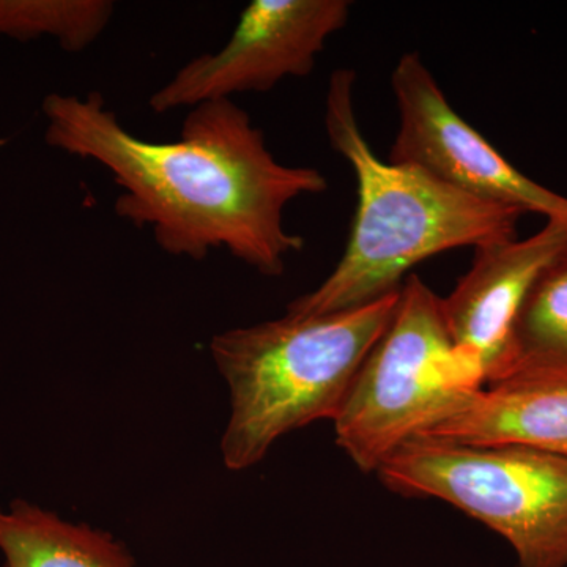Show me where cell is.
I'll list each match as a JSON object with an SVG mask.
<instances>
[{
	"label": "cell",
	"mask_w": 567,
	"mask_h": 567,
	"mask_svg": "<svg viewBox=\"0 0 567 567\" xmlns=\"http://www.w3.org/2000/svg\"><path fill=\"white\" fill-rule=\"evenodd\" d=\"M409 498H435L486 525L514 567H567V457L525 445H464L416 436L377 470Z\"/></svg>",
	"instance_id": "5"
},
{
	"label": "cell",
	"mask_w": 567,
	"mask_h": 567,
	"mask_svg": "<svg viewBox=\"0 0 567 567\" xmlns=\"http://www.w3.org/2000/svg\"><path fill=\"white\" fill-rule=\"evenodd\" d=\"M483 388L457 352L442 298L416 275L399 290L393 319L354 377L336 416V442L364 473L456 412Z\"/></svg>",
	"instance_id": "4"
},
{
	"label": "cell",
	"mask_w": 567,
	"mask_h": 567,
	"mask_svg": "<svg viewBox=\"0 0 567 567\" xmlns=\"http://www.w3.org/2000/svg\"><path fill=\"white\" fill-rule=\"evenodd\" d=\"M398 301L399 290L347 311L287 315L213 336V361L230 391L224 465L241 472L289 432L334 421Z\"/></svg>",
	"instance_id": "3"
},
{
	"label": "cell",
	"mask_w": 567,
	"mask_h": 567,
	"mask_svg": "<svg viewBox=\"0 0 567 567\" xmlns=\"http://www.w3.org/2000/svg\"><path fill=\"white\" fill-rule=\"evenodd\" d=\"M349 14L347 0H252L221 50L186 62L153 93L148 106L156 114L192 110L306 76Z\"/></svg>",
	"instance_id": "6"
},
{
	"label": "cell",
	"mask_w": 567,
	"mask_h": 567,
	"mask_svg": "<svg viewBox=\"0 0 567 567\" xmlns=\"http://www.w3.org/2000/svg\"><path fill=\"white\" fill-rule=\"evenodd\" d=\"M503 380H567V252L525 297L494 383Z\"/></svg>",
	"instance_id": "11"
},
{
	"label": "cell",
	"mask_w": 567,
	"mask_h": 567,
	"mask_svg": "<svg viewBox=\"0 0 567 567\" xmlns=\"http://www.w3.org/2000/svg\"><path fill=\"white\" fill-rule=\"evenodd\" d=\"M353 70L328 84V141L357 175L358 207L341 260L287 315L312 317L360 308L398 292L417 264L450 249L516 240L517 208L477 199L410 164L383 162L365 141L354 112Z\"/></svg>",
	"instance_id": "2"
},
{
	"label": "cell",
	"mask_w": 567,
	"mask_h": 567,
	"mask_svg": "<svg viewBox=\"0 0 567 567\" xmlns=\"http://www.w3.org/2000/svg\"><path fill=\"white\" fill-rule=\"evenodd\" d=\"M0 550L2 567H136L110 533L70 524L22 499L0 509Z\"/></svg>",
	"instance_id": "10"
},
{
	"label": "cell",
	"mask_w": 567,
	"mask_h": 567,
	"mask_svg": "<svg viewBox=\"0 0 567 567\" xmlns=\"http://www.w3.org/2000/svg\"><path fill=\"white\" fill-rule=\"evenodd\" d=\"M421 436L533 446L567 457V380H503L480 388Z\"/></svg>",
	"instance_id": "9"
},
{
	"label": "cell",
	"mask_w": 567,
	"mask_h": 567,
	"mask_svg": "<svg viewBox=\"0 0 567 567\" xmlns=\"http://www.w3.org/2000/svg\"><path fill=\"white\" fill-rule=\"evenodd\" d=\"M41 112L47 144L104 167L121 188L117 216L148 227L171 256L204 260L224 249L259 274L282 275L287 257L305 248L284 227V210L328 188L315 167L279 163L233 100L192 107L174 142L128 132L99 92L50 93Z\"/></svg>",
	"instance_id": "1"
},
{
	"label": "cell",
	"mask_w": 567,
	"mask_h": 567,
	"mask_svg": "<svg viewBox=\"0 0 567 567\" xmlns=\"http://www.w3.org/2000/svg\"><path fill=\"white\" fill-rule=\"evenodd\" d=\"M566 252L567 221L547 219L525 240L477 248L472 268L442 298L451 339L483 386L502 371L514 320L533 284Z\"/></svg>",
	"instance_id": "8"
},
{
	"label": "cell",
	"mask_w": 567,
	"mask_h": 567,
	"mask_svg": "<svg viewBox=\"0 0 567 567\" xmlns=\"http://www.w3.org/2000/svg\"><path fill=\"white\" fill-rule=\"evenodd\" d=\"M111 0H0V37L52 39L66 52L92 47L114 17Z\"/></svg>",
	"instance_id": "12"
},
{
	"label": "cell",
	"mask_w": 567,
	"mask_h": 567,
	"mask_svg": "<svg viewBox=\"0 0 567 567\" xmlns=\"http://www.w3.org/2000/svg\"><path fill=\"white\" fill-rule=\"evenodd\" d=\"M391 87L399 111L391 163L420 167L477 199L567 221V197L520 173L462 118L416 52L399 59Z\"/></svg>",
	"instance_id": "7"
}]
</instances>
